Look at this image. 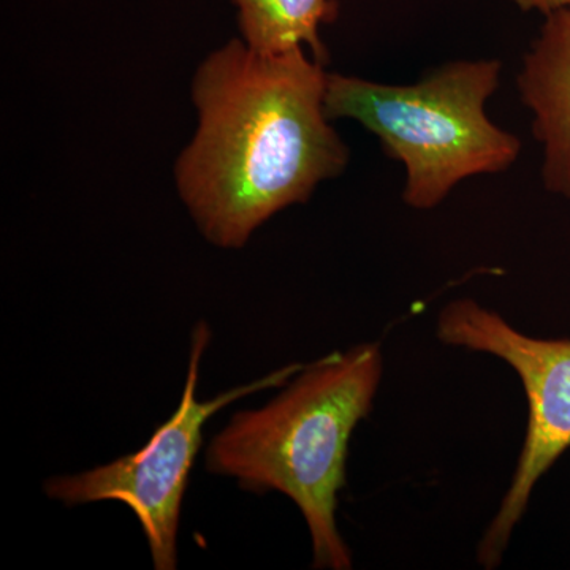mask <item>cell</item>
Segmentation results:
<instances>
[{
	"mask_svg": "<svg viewBox=\"0 0 570 570\" xmlns=\"http://www.w3.org/2000/svg\"><path fill=\"white\" fill-rule=\"evenodd\" d=\"M326 80L305 48L262 55L238 39L200 63L198 126L175 176L212 245L242 249L275 214L343 174L348 149L326 116Z\"/></svg>",
	"mask_w": 570,
	"mask_h": 570,
	"instance_id": "6da1fadb",
	"label": "cell"
},
{
	"mask_svg": "<svg viewBox=\"0 0 570 570\" xmlns=\"http://www.w3.org/2000/svg\"><path fill=\"white\" fill-rule=\"evenodd\" d=\"M382 367L376 343L303 366L275 400L232 415L206 449L209 474L294 501L309 531L314 569H352L337 501L346 487L348 442L373 407Z\"/></svg>",
	"mask_w": 570,
	"mask_h": 570,
	"instance_id": "7a4b0ae2",
	"label": "cell"
},
{
	"mask_svg": "<svg viewBox=\"0 0 570 570\" xmlns=\"http://www.w3.org/2000/svg\"><path fill=\"white\" fill-rule=\"evenodd\" d=\"M499 75L494 59L448 63L411 86L328 73L325 111L330 121L352 119L376 135L406 168L404 202L431 209L464 179L501 174L519 159L520 138L485 111Z\"/></svg>",
	"mask_w": 570,
	"mask_h": 570,
	"instance_id": "3957f363",
	"label": "cell"
},
{
	"mask_svg": "<svg viewBox=\"0 0 570 570\" xmlns=\"http://www.w3.org/2000/svg\"><path fill=\"white\" fill-rule=\"evenodd\" d=\"M209 341L212 330L208 324H195L181 401L174 415L154 431L145 448L102 466L78 474L55 475L43 483L45 494L67 508L104 501L127 505L140 523L157 570H175L178 564L184 494L195 459L204 444L205 423L245 396L283 385L303 367H281L268 376L200 401L197 396L198 381Z\"/></svg>",
	"mask_w": 570,
	"mask_h": 570,
	"instance_id": "277c9868",
	"label": "cell"
},
{
	"mask_svg": "<svg viewBox=\"0 0 570 570\" xmlns=\"http://www.w3.org/2000/svg\"><path fill=\"white\" fill-rule=\"evenodd\" d=\"M438 337L448 346L498 356L519 374L527 393L528 426L519 464L479 546L480 564L494 569L535 483L570 448V340L523 335L504 317L469 298L442 307Z\"/></svg>",
	"mask_w": 570,
	"mask_h": 570,
	"instance_id": "5b68a950",
	"label": "cell"
},
{
	"mask_svg": "<svg viewBox=\"0 0 570 570\" xmlns=\"http://www.w3.org/2000/svg\"><path fill=\"white\" fill-rule=\"evenodd\" d=\"M519 89L543 148V184L570 198V9L547 14L524 56Z\"/></svg>",
	"mask_w": 570,
	"mask_h": 570,
	"instance_id": "8992f818",
	"label": "cell"
},
{
	"mask_svg": "<svg viewBox=\"0 0 570 570\" xmlns=\"http://www.w3.org/2000/svg\"><path fill=\"white\" fill-rule=\"evenodd\" d=\"M239 11V31L250 50L279 55L309 48L325 62L326 50L318 37L324 22L335 20V0H234Z\"/></svg>",
	"mask_w": 570,
	"mask_h": 570,
	"instance_id": "52a82bcc",
	"label": "cell"
},
{
	"mask_svg": "<svg viewBox=\"0 0 570 570\" xmlns=\"http://www.w3.org/2000/svg\"><path fill=\"white\" fill-rule=\"evenodd\" d=\"M521 10L540 11V13L550 14L554 11L570 9V0H513Z\"/></svg>",
	"mask_w": 570,
	"mask_h": 570,
	"instance_id": "ba28073f",
	"label": "cell"
}]
</instances>
